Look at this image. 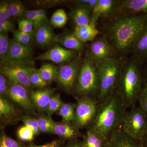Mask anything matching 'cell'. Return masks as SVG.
<instances>
[{
    "mask_svg": "<svg viewBox=\"0 0 147 147\" xmlns=\"http://www.w3.org/2000/svg\"><path fill=\"white\" fill-rule=\"evenodd\" d=\"M147 14V0H121L118 14L124 16Z\"/></svg>",
    "mask_w": 147,
    "mask_h": 147,
    "instance_id": "21",
    "label": "cell"
},
{
    "mask_svg": "<svg viewBox=\"0 0 147 147\" xmlns=\"http://www.w3.org/2000/svg\"><path fill=\"white\" fill-rule=\"evenodd\" d=\"M132 139L143 143L147 134V116L136 106L127 111L120 127Z\"/></svg>",
    "mask_w": 147,
    "mask_h": 147,
    "instance_id": "7",
    "label": "cell"
},
{
    "mask_svg": "<svg viewBox=\"0 0 147 147\" xmlns=\"http://www.w3.org/2000/svg\"><path fill=\"white\" fill-rule=\"evenodd\" d=\"M57 42L67 50L82 55L86 48V43L82 42L72 32H66L58 35Z\"/></svg>",
    "mask_w": 147,
    "mask_h": 147,
    "instance_id": "22",
    "label": "cell"
},
{
    "mask_svg": "<svg viewBox=\"0 0 147 147\" xmlns=\"http://www.w3.org/2000/svg\"><path fill=\"white\" fill-rule=\"evenodd\" d=\"M83 58L79 55L75 59L58 67L55 81L67 93H74Z\"/></svg>",
    "mask_w": 147,
    "mask_h": 147,
    "instance_id": "8",
    "label": "cell"
},
{
    "mask_svg": "<svg viewBox=\"0 0 147 147\" xmlns=\"http://www.w3.org/2000/svg\"><path fill=\"white\" fill-rule=\"evenodd\" d=\"M63 140L60 139L59 140H55L42 145H36L33 142H29L26 147H60L63 143Z\"/></svg>",
    "mask_w": 147,
    "mask_h": 147,
    "instance_id": "45",
    "label": "cell"
},
{
    "mask_svg": "<svg viewBox=\"0 0 147 147\" xmlns=\"http://www.w3.org/2000/svg\"><path fill=\"white\" fill-rule=\"evenodd\" d=\"M56 89L45 88L31 90L29 94L32 103L39 112H46L48 104L52 96L55 94Z\"/></svg>",
    "mask_w": 147,
    "mask_h": 147,
    "instance_id": "17",
    "label": "cell"
},
{
    "mask_svg": "<svg viewBox=\"0 0 147 147\" xmlns=\"http://www.w3.org/2000/svg\"><path fill=\"white\" fill-rule=\"evenodd\" d=\"M142 76L144 84H147V61L144 65V68L142 69Z\"/></svg>",
    "mask_w": 147,
    "mask_h": 147,
    "instance_id": "49",
    "label": "cell"
},
{
    "mask_svg": "<svg viewBox=\"0 0 147 147\" xmlns=\"http://www.w3.org/2000/svg\"><path fill=\"white\" fill-rule=\"evenodd\" d=\"M139 108L147 116V84H144L138 97Z\"/></svg>",
    "mask_w": 147,
    "mask_h": 147,
    "instance_id": "39",
    "label": "cell"
},
{
    "mask_svg": "<svg viewBox=\"0 0 147 147\" xmlns=\"http://www.w3.org/2000/svg\"><path fill=\"white\" fill-rule=\"evenodd\" d=\"M121 0H98L91 13L90 23L96 25L100 18L108 19L118 13Z\"/></svg>",
    "mask_w": 147,
    "mask_h": 147,
    "instance_id": "13",
    "label": "cell"
},
{
    "mask_svg": "<svg viewBox=\"0 0 147 147\" xmlns=\"http://www.w3.org/2000/svg\"><path fill=\"white\" fill-rule=\"evenodd\" d=\"M26 145L8 137L3 127H1L0 147H26Z\"/></svg>",
    "mask_w": 147,
    "mask_h": 147,
    "instance_id": "33",
    "label": "cell"
},
{
    "mask_svg": "<svg viewBox=\"0 0 147 147\" xmlns=\"http://www.w3.org/2000/svg\"><path fill=\"white\" fill-rule=\"evenodd\" d=\"M53 134L58 135L62 140L70 141L83 138L80 129L74 123H68L62 121L56 123L53 129Z\"/></svg>",
    "mask_w": 147,
    "mask_h": 147,
    "instance_id": "18",
    "label": "cell"
},
{
    "mask_svg": "<svg viewBox=\"0 0 147 147\" xmlns=\"http://www.w3.org/2000/svg\"><path fill=\"white\" fill-rule=\"evenodd\" d=\"M145 147H147V134L143 142Z\"/></svg>",
    "mask_w": 147,
    "mask_h": 147,
    "instance_id": "50",
    "label": "cell"
},
{
    "mask_svg": "<svg viewBox=\"0 0 147 147\" xmlns=\"http://www.w3.org/2000/svg\"><path fill=\"white\" fill-rule=\"evenodd\" d=\"M104 33L116 52L125 55L130 53L139 34L147 26V14L132 16L117 14L105 19Z\"/></svg>",
    "mask_w": 147,
    "mask_h": 147,
    "instance_id": "1",
    "label": "cell"
},
{
    "mask_svg": "<svg viewBox=\"0 0 147 147\" xmlns=\"http://www.w3.org/2000/svg\"><path fill=\"white\" fill-rule=\"evenodd\" d=\"M8 11V1H1L0 2V20L11 19Z\"/></svg>",
    "mask_w": 147,
    "mask_h": 147,
    "instance_id": "43",
    "label": "cell"
},
{
    "mask_svg": "<svg viewBox=\"0 0 147 147\" xmlns=\"http://www.w3.org/2000/svg\"><path fill=\"white\" fill-rule=\"evenodd\" d=\"M98 0H76L74 2L77 5L82 6L93 10L97 4Z\"/></svg>",
    "mask_w": 147,
    "mask_h": 147,
    "instance_id": "44",
    "label": "cell"
},
{
    "mask_svg": "<svg viewBox=\"0 0 147 147\" xmlns=\"http://www.w3.org/2000/svg\"><path fill=\"white\" fill-rule=\"evenodd\" d=\"M57 70L56 66L49 63L42 65L38 69L41 77L47 84L55 81Z\"/></svg>",
    "mask_w": 147,
    "mask_h": 147,
    "instance_id": "28",
    "label": "cell"
},
{
    "mask_svg": "<svg viewBox=\"0 0 147 147\" xmlns=\"http://www.w3.org/2000/svg\"><path fill=\"white\" fill-rule=\"evenodd\" d=\"M34 66L31 61H16L6 59L0 61V73L6 76L11 82L20 84L29 91L32 90L29 80V68Z\"/></svg>",
    "mask_w": 147,
    "mask_h": 147,
    "instance_id": "6",
    "label": "cell"
},
{
    "mask_svg": "<svg viewBox=\"0 0 147 147\" xmlns=\"http://www.w3.org/2000/svg\"><path fill=\"white\" fill-rule=\"evenodd\" d=\"M28 74L30 83L33 88L38 89L46 88L47 84L41 77L38 69L35 68L34 66L29 68Z\"/></svg>",
    "mask_w": 147,
    "mask_h": 147,
    "instance_id": "29",
    "label": "cell"
},
{
    "mask_svg": "<svg viewBox=\"0 0 147 147\" xmlns=\"http://www.w3.org/2000/svg\"><path fill=\"white\" fill-rule=\"evenodd\" d=\"M63 103L60 96L55 94L51 98L47 107L46 111L47 115L51 117L53 114L57 113Z\"/></svg>",
    "mask_w": 147,
    "mask_h": 147,
    "instance_id": "34",
    "label": "cell"
},
{
    "mask_svg": "<svg viewBox=\"0 0 147 147\" xmlns=\"http://www.w3.org/2000/svg\"><path fill=\"white\" fill-rule=\"evenodd\" d=\"M29 90L20 84L11 82L6 97L27 112L34 111V106L29 96Z\"/></svg>",
    "mask_w": 147,
    "mask_h": 147,
    "instance_id": "12",
    "label": "cell"
},
{
    "mask_svg": "<svg viewBox=\"0 0 147 147\" xmlns=\"http://www.w3.org/2000/svg\"><path fill=\"white\" fill-rule=\"evenodd\" d=\"M11 40L8 34L0 33V60H3L7 57L9 48Z\"/></svg>",
    "mask_w": 147,
    "mask_h": 147,
    "instance_id": "35",
    "label": "cell"
},
{
    "mask_svg": "<svg viewBox=\"0 0 147 147\" xmlns=\"http://www.w3.org/2000/svg\"><path fill=\"white\" fill-rule=\"evenodd\" d=\"M33 54L32 46L22 45L11 39L9 52L6 59L16 61H34Z\"/></svg>",
    "mask_w": 147,
    "mask_h": 147,
    "instance_id": "19",
    "label": "cell"
},
{
    "mask_svg": "<svg viewBox=\"0 0 147 147\" xmlns=\"http://www.w3.org/2000/svg\"><path fill=\"white\" fill-rule=\"evenodd\" d=\"M117 53L107 37L101 34L86 46L85 55L96 65L117 55Z\"/></svg>",
    "mask_w": 147,
    "mask_h": 147,
    "instance_id": "10",
    "label": "cell"
},
{
    "mask_svg": "<svg viewBox=\"0 0 147 147\" xmlns=\"http://www.w3.org/2000/svg\"><path fill=\"white\" fill-rule=\"evenodd\" d=\"M79 55H81L65 49L61 45H55L45 53L36 57L34 61H49L60 65L71 61Z\"/></svg>",
    "mask_w": 147,
    "mask_h": 147,
    "instance_id": "11",
    "label": "cell"
},
{
    "mask_svg": "<svg viewBox=\"0 0 147 147\" xmlns=\"http://www.w3.org/2000/svg\"><path fill=\"white\" fill-rule=\"evenodd\" d=\"M73 32L77 38L85 43L91 42L99 35L102 34L96 26L91 23L87 26H75Z\"/></svg>",
    "mask_w": 147,
    "mask_h": 147,
    "instance_id": "24",
    "label": "cell"
},
{
    "mask_svg": "<svg viewBox=\"0 0 147 147\" xmlns=\"http://www.w3.org/2000/svg\"><path fill=\"white\" fill-rule=\"evenodd\" d=\"M24 17L32 22L34 26V31L42 25L36 10H27L24 15Z\"/></svg>",
    "mask_w": 147,
    "mask_h": 147,
    "instance_id": "42",
    "label": "cell"
},
{
    "mask_svg": "<svg viewBox=\"0 0 147 147\" xmlns=\"http://www.w3.org/2000/svg\"><path fill=\"white\" fill-rule=\"evenodd\" d=\"M76 102L63 103L57 115L61 116L63 121L68 123H74L75 119V111Z\"/></svg>",
    "mask_w": 147,
    "mask_h": 147,
    "instance_id": "26",
    "label": "cell"
},
{
    "mask_svg": "<svg viewBox=\"0 0 147 147\" xmlns=\"http://www.w3.org/2000/svg\"><path fill=\"white\" fill-rule=\"evenodd\" d=\"M13 39L16 42L26 46H32L34 41L33 35L21 31L16 29L12 32Z\"/></svg>",
    "mask_w": 147,
    "mask_h": 147,
    "instance_id": "32",
    "label": "cell"
},
{
    "mask_svg": "<svg viewBox=\"0 0 147 147\" xmlns=\"http://www.w3.org/2000/svg\"><path fill=\"white\" fill-rule=\"evenodd\" d=\"M34 136L35 134L33 130L25 125L20 127L17 131V136L21 142H32Z\"/></svg>",
    "mask_w": 147,
    "mask_h": 147,
    "instance_id": "36",
    "label": "cell"
},
{
    "mask_svg": "<svg viewBox=\"0 0 147 147\" xmlns=\"http://www.w3.org/2000/svg\"><path fill=\"white\" fill-rule=\"evenodd\" d=\"M65 147H82V141L76 139L69 141Z\"/></svg>",
    "mask_w": 147,
    "mask_h": 147,
    "instance_id": "48",
    "label": "cell"
},
{
    "mask_svg": "<svg viewBox=\"0 0 147 147\" xmlns=\"http://www.w3.org/2000/svg\"><path fill=\"white\" fill-rule=\"evenodd\" d=\"M18 30L33 35L34 32V26L32 22L26 18H21L18 22Z\"/></svg>",
    "mask_w": 147,
    "mask_h": 147,
    "instance_id": "38",
    "label": "cell"
},
{
    "mask_svg": "<svg viewBox=\"0 0 147 147\" xmlns=\"http://www.w3.org/2000/svg\"><path fill=\"white\" fill-rule=\"evenodd\" d=\"M144 85L141 66L137 62L125 58L114 93L127 108L136 106Z\"/></svg>",
    "mask_w": 147,
    "mask_h": 147,
    "instance_id": "2",
    "label": "cell"
},
{
    "mask_svg": "<svg viewBox=\"0 0 147 147\" xmlns=\"http://www.w3.org/2000/svg\"><path fill=\"white\" fill-rule=\"evenodd\" d=\"M68 20L67 13L63 9L56 11L50 19L51 25L54 28H61L64 26Z\"/></svg>",
    "mask_w": 147,
    "mask_h": 147,
    "instance_id": "31",
    "label": "cell"
},
{
    "mask_svg": "<svg viewBox=\"0 0 147 147\" xmlns=\"http://www.w3.org/2000/svg\"><path fill=\"white\" fill-rule=\"evenodd\" d=\"M15 30V24L11 19L0 20V33L8 34Z\"/></svg>",
    "mask_w": 147,
    "mask_h": 147,
    "instance_id": "40",
    "label": "cell"
},
{
    "mask_svg": "<svg viewBox=\"0 0 147 147\" xmlns=\"http://www.w3.org/2000/svg\"><path fill=\"white\" fill-rule=\"evenodd\" d=\"M105 147H145L142 142L136 141L125 134L121 128L110 134Z\"/></svg>",
    "mask_w": 147,
    "mask_h": 147,
    "instance_id": "16",
    "label": "cell"
},
{
    "mask_svg": "<svg viewBox=\"0 0 147 147\" xmlns=\"http://www.w3.org/2000/svg\"><path fill=\"white\" fill-rule=\"evenodd\" d=\"M77 100L74 123L81 129L89 128L94 121L98 108L96 100L87 96L76 97Z\"/></svg>",
    "mask_w": 147,
    "mask_h": 147,
    "instance_id": "9",
    "label": "cell"
},
{
    "mask_svg": "<svg viewBox=\"0 0 147 147\" xmlns=\"http://www.w3.org/2000/svg\"><path fill=\"white\" fill-rule=\"evenodd\" d=\"M33 35L34 41L42 49L49 48L57 42L58 36L54 32V28L49 19L36 30Z\"/></svg>",
    "mask_w": 147,
    "mask_h": 147,
    "instance_id": "14",
    "label": "cell"
},
{
    "mask_svg": "<svg viewBox=\"0 0 147 147\" xmlns=\"http://www.w3.org/2000/svg\"><path fill=\"white\" fill-rule=\"evenodd\" d=\"M129 53L141 66L147 61V26L137 37Z\"/></svg>",
    "mask_w": 147,
    "mask_h": 147,
    "instance_id": "15",
    "label": "cell"
},
{
    "mask_svg": "<svg viewBox=\"0 0 147 147\" xmlns=\"http://www.w3.org/2000/svg\"><path fill=\"white\" fill-rule=\"evenodd\" d=\"M125 58L117 55L96 65L100 85L98 103L114 93Z\"/></svg>",
    "mask_w": 147,
    "mask_h": 147,
    "instance_id": "4",
    "label": "cell"
},
{
    "mask_svg": "<svg viewBox=\"0 0 147 147\" xmlns=\"http://www.w3.org/2000/svg\"><path fill=\"white\" fill-rule=\"evenodd\" d=\"M20 120L24 123L25 125L30 127L33 130L35 135H38L40 133L35 117L28 115L21 116Z\"/></svg>",
    "mask_w": 147,
    "mask_h": 147,
    "instance_id": "37",
    "label": "cell"
},
{
    "mask_svg": "<svg viewBox=\"0 0 147 147\" xmlns=\"http://www.w3.org/2000/svg\"><path fill=\"white\" fill-rule=\"evenodd\" d=\"M66 1H37V2H36V3L38 4V5L42 6L49 5L51 6L52 5H57L58 4H60L61 3H64L66 2Z\"/></svg>",
    "mask_w": 147,
    "mask_h": 147,
    "instance_id": "47",
    "label": "cell"
},
{
    "mask_svg": "<svg viewBox=\"0 0 147 147\" xmlns=\"http://www.w3.org/2000/svg\"><path fill=\"white\" fill-rule=\"evenodd\" d=\"M11 82L5 75L0 73V96L6 97Z\"/></svg>",
    "mask_w": 147,
    "mask_h": 147,
    "instance_id": "41",
    "label": "cell"
},
{
    "mask_svg": "<svg viewBox=\"0 0 147 147\" xmlns=\"http://www.w3.org/2000/svg\"><path fill=\"white\" fill-rule=\"evenodd\" d=\"M92 11L88 8L77 5L71 7L70 16L75 26H81L89 25Z\"/></svg>",
    "mask_w": 147,
    "mask_h": 147,
    "instance_id": "23",
    "label": "cell"
},
{
    "mask_svg": "<svg viewBox=\"0 0 147 147\" xmlns=\"http://www.w3.org/2000/svg\"><path fill=\"white\" fill-rule=\"evenodd\" d=\"M82 139V147H105L107 140L102 134L90 128L87 129Z\"/></svg>",
    "mask_w": 147,
    "mask_h": 147,
    "instance_id": "25",
    "label": "cell"
},
{
    "mask_svg": "<svg viewBox=\"0 0 147 147\" xmlns=\"http://www.w3.org/2000/svg\"><path fill=\"white\" fill-rule=\"evenodd\" d=\"M35 118L40 132L53 134V129L56 122L53 120L52 117L44 114H40L37 115Z\"/></svg>",
    "mask_w": 147,
    "mask_h": 147,
    "instance_id": "27",
    "label": "cell"
},
{
    "mask_svg": "<svg viewBox=\"0 0 147 147\" xmlns=\"http://www.w3.org/2000/svg\"><path fill=\"white\" fill-rule=\"evenodd\" d=\"M19 115L13 103L7 98L0 96V119L4 125H11L20 120Z\"/></svg>",
    "mask_w": 147,
    "mask_h": 147,
    "instance_id": "20",
    "label": "cell"
},
{
    "mask_svg": "<svg viewBox=\"0 0 147 147\" xmlns=\"http://www.w3.org/2000/svg\"><path fill=\"white\" fill-rule=\"evenodd\" d=\"M127 109L113 93L98 103L96 115L89 128L100 132L107 139L112 132L120 128L127 113Z\"/></svg>",
    "mask_w": 147,
    "mask_h": 147,
    "instance_id": "3",
    "label": "cell"
},
{
    "mask_svg": "<svg viewBox=\"0 0 147 147\" xmlns=\"http://www.w3.org/2000/svg\"><path fill=\"white\" fill-rule=\"evenodd\" d=\"M27 11L21 1L17 0L8 1V11L11 18L24 17Z\"/></svg>",
    "mask_w": 147,
    "mask_h": 147,
    "instance_id": "30",
    "label": "cell"
},
{
    "mask_svg": "<svg viewBox=\"0 0 147 147\" xmlns=\"http://www.w3.org/2000/svg\"><path fill=\"white\" fill-rule=\"evenodd\" d=\"M100 92L97 66L85 55L82 60L74 93L75 97L87 96L97 101Z\"/></svg>",
    "mask_w": 147,
    "mask_h": 147,
    "instance_id": "5",
    "label": "cell"
},
{
    "mask_svg": "<svg viewBox=\"0 0 147 147\" xmlns=\"http://www.w3.org/2000/svg\"><path fill=\"white\" fill-rule=\"evenodd\" d=\"M36 11L41 24H43L49 20L47 18V13L45 9H36Z\"/></svg>",
    "mask_w": 147,
    "mask_h": 147,
    "instance_id": "46",
    "label": "cell"
}]
</instances>
